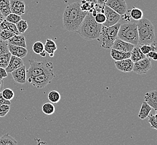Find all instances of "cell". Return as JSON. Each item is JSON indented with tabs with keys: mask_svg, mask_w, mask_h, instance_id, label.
I'll return each mask as SVG.
<instances>
[{
	"mask_svg": "<svg viewBox=\"0 0 157 145\" xmlns=\"http://www.w3.org/2000/svg\"><path fill=\"white\" fill-rule=\"evenodd\" d=\"M30 67L26 71L27 78L38 76L44 72L53 71V64L47 60L36 61L35 60H29Z\"/></svg>",
	"mask_w": 157,
	"mask_h": 145,
	"instance_id": "obj_6",
	"label": "cell"
},
{
	"mask_svg": "<svg viewBox=\"0 0 157 145\" xmlns=\"http://www.w3.org/2000/svg\"><path fill=\"white\" fill-rule=\"evenodd\" d=\"M111 57L115 61L124 60L130 58L131 52H125L122 51L117 50L114 49L111 50Z\"/></svg>",
	"mask_w": 157,
	"mask_h": 145,
	"instance_id": "obj_18",
	"label": "cell"
},
{
	"mask_svg": "<svg viewBox=\"0 0 157 145\" xmlns=\"http://www.w3.org/2000/svg\"><path fill=\"white\" fill-rule=\"evenodd\" d=\"M8 43L22 46V47H26V39L24 36L21 35H15L13 36V38L10 39L9 40H7Z\"/></svg>",
	"mask_w": 157,
	"mask_h": 145,
	"instance_id": "obj_19",
	"label": "cell"
},
{
	"mask_svg": "<svg viewBox=\"0 0 157 145\" xmlns=\"http://www.w3.org/2000/svg\"><path fill=\"white\" fill-rule=\"evenodd\" d=\"M15 35V34L14 33L10 32L9 30H2V31L0 32V39L4 41H7Z\"/></svg>",
	"mask_w": 157,
	"mask_h": 145,
	"instance_id": "obj_34",
	"label": "cell"
},
{
	"mask_svg": "<svg viewBox=\"0 0 157 145\" xmlns=\"http://www.w3.org/2000/svg\"><path fill=\"white\" fill-rule=\"evenodd\" d=\"M104 13L106 16V20L103 25L107 27L114 25L118 23L121 17V16L119 13L106 5L104 7Z\"/></svg>",
	"mask_w": 157,
	"mask_h": 145,
	"instance_id": "obj_8",
	"label": "cell"
},
{
	"mask_svg": "<svg viewBox=\"0 0 157 145\" xmlns=\"http://www.w3.org/2000/svg\"><path fill=\"white\" fill-rule=\"evenodd\" d=\"M94 3L93 2H86V3L81 5V9H82L83 11L86 12H89L91 9H93L94 6Z\"/></svg>",
	"mask_w": 157,
	"mask_h": 145,
	"instance_id": "obj_36",
	"label": "cell"
},
{
	"mask_svg": "<svg viewBox=\"0 0 157 145\" xmlns=\"http://www.w3.org/2000/svg\"><path fill=\"white\" fill-rule=\"evenodd\" d=\"M144 101L154 110H157V91H151L145 93Z\"/></svg>",
	"mask_w": 157,
	"mask_h": 145,
	"instance_id": "obj_17",
	"label": "cell"
},
{
	"mask_svg": "<svg viewBox=\"0 0 157 145\" xmlns=\"http://www.w3.org/2000/svg\"><path fill=\"white\" fill-rule=\"evenodd\" d=\"M24 65V63L21 58L11 55L9 63L6 68V70L7 73H11L13 70L17 69Z\"/></svg>",
	"mask_w": 157,
	"mask_h": 145,
	"instance_id": "obj_16",
	"label": "cell"
},
{
	"mask_svg": "<svg viewBox=\"0 0 157 145\" xmlns=\"http://www.w3.org/2000/svg\"><path fill=\"white\" fill-rule=\"evenodd\" d=\"M44 46L53 48L54 49H56V50H57V49H58L57 44H56L55 41H54L53 40H52L50 38H48V39L46 40L45 44H44Z\"/></svg>",
	"mask_w": 157,
	"mask_h": 145,
	"instance_id": "obj_40",
	"label": "cell"
},
{
	"mask_svg": "<svg viewBox=\"0 0 157 145\" xmlns=\"http://www.w3.org/2000/svg\"><path fill=\"white\" fill-rule=\"evenodd\" d=\"M42 112L46 115H52L54 114L56 110V108L52 103H45L41 107Z\"/></svg>",
	"mask_w": 157,
	"mask_h": 145,
	"instance_id": "obj_26",
	"label": "cell"
},
{
	"mask_svg": "<svg viewBox=\"0 0 157 145\" xmlns=\"http://www.w3.org/2000/svg\"><path fill=\"white\" fill-rule=\"evenodd\" d=\"M18 143L15 139L9 133L0 137V145H17Z\"/></svg>",
	"mask_w": 157,
	"mask_h": 145,
	"instance_id": "obj_23",
	"label": "cell"
},
{
	"mask_svg": "<svg viewBox=\"0 0 157 145\" xmlns=\"http://www.w3.org/2000/svg\"><path fill=\"white\" fill-rule=\"evenodd\" d=\"M11 12L21 16L25 13V3L24 0H10Z\"/></svg>",
	"mask_w": 157,
	"mask_h": 145,
	"instance_id": "obj_13",
	"label": "cell"
},
{
	"mask_svg": "<svg viewBox=\"0 0 157 145\" xmlns=\"http://www.w3.org/2000/svg\"><path fill=\"white\" fill-rule=\"evenodd\" d=\"M56 77L53 71L44 72L40 75L27 78L29 83L38 89H42L50 84L52 80Z\"/></svg>",
	"mask_w": 157,
	"mask_h": 145,
	"instance_id": "obj_7",
	"label": "cell"
},
{
	"mask_svg": "<svg viewBox=\"0 0 157 145\" xmlns=\"http://www.w3.org/2000/svg\"><path fill=\"white\" fill-rule=\"evenodd\" d=\"M102 25L96 21L92 13H87L77 32L83 39L87 40L98 39L101 34Z\"/></svg>",
	"mask_w": 157,
	"mask_h": 145,
	"instance_id": "obj_2",
	"label": "cell"
},
{
	"mask_svg": "<svg viewBox=\"0 0 157 145\" xmlns=\"http://www.w3.org/2000/svg\"><path fill=\"white\" fill-rule=\"evenodd\" d=\"M139 46L140 47L142 53L145 55H147L152 51H157V47L154 44L142 45Z\"/></svg>",
	"mask_w": 157,
	"mask_h": 145,
	"instance_id": "obj_29",
	"label": "cell"
},
{
	"mask_svg": "<svg viewBox=\"0 0 157 145\" xmlns=\"http://www.w3.org/2000/svg\"><path fill=\"white\" fill-rule=\"evenodd\" d=\"M11 54L9 52L0 55V68L6 69L9 63Z\"/></svg>",
	"mask_w": 157,
	"mask_h": 145,
	"instance_id": "obj_27",
	"label": "cell"
},
{
	"mask_svg": "<svg viewBox=\"0 0 157 145\" xmlns=\"http://www.w3.org/2000/svg\"><path fill=\"white\" fill-rule=\"evenodd\" d=\"M151 68V59L148 57L134 62L132 71L138 74H144L148 72Z\"/></svg>",
	"mask_w": 157,
	"mask_h": 145,
	"instance_id": "obj_9",
	"label": "cell"
},
{
	"mask_svg": "<svg viewBox=\"0 0 157 145\" xmlns=\"http://www.w3.org/2000/svg\"><path fill=\"white\" fill-rule=\"evenodd\" d=\"M117 39L137 46L139 44V35L137 24L128 22L121 24L117 34Z\"/></svg>",
	"mask_w": 157,
	"mask_h": 145,
	"instance_id": "obj_4",
	"label": "cell"
},
{
	"mask_svg": "<svg viewBox=\"0 0 157 145\" xmlns=\"http://www.w3.org/2000/svg\"><path fill=\"white\" fill-rule=\"evenodd\" d=\"M8 45L7 41H4L0 39V55L9 52Z\"/></svg>",
	"mask_w": 157,
	"mask_h": 145,
	"instance_id": "obj_35",
	"label": "cell"
},
{
	"mask_svg": "<svg viewBox=\"0 0 157 145\" xmlns=\"http://www.w3.org/2000/svg\"><path fill=\"white\" fill-rule=\"evenodd\" d=\"M146 57H147L146 55H145L142 53L140 47L138 45H137V46H135L132 51H131V55L130 58L134 63L139 60L144 59Z\"/></svg>",
	"mask_w": 157,
	"mask_h": 145,
	"instance_id": "obj_20",
	"label": "cell"
},
{
	"mask_svg": "<svg viewBox=\"0 0 157 145\" xmlns=\"http://www.w3.org/2000/svg\"><path fill=\"white\" fill-rule=\"evenodd\" d=\"M105 5H101L100 3H96L94 5V9L98 13H104V7Z\"/></svg>",
	"mask_w": 157,
	"mask_h": 145,
	"instance_id": "obj_41",
	"label": "cell"
},
{
	"mask_svg": "<svg viewBox=\"0 0 157 145\" xmlns=\"http://www.w3.org/2000/svg\"><path fill=\"white\" fill-rule=\"evenodd\" d=\"M92 13V16H96V15H97V13H98V12L96 11V9H94H94L92 10V12L91 13Z\"/></svg>",
	"mask_w": 157,
	"mask_h": 145,
	"instance_id": "obj_49",
	"label": "cell"
},
{
	"mask_svg": "<svg viewBox=\"0 0 157 145\" xmlns=\"http://www.w3.org/2000/svg\"><path fill=\"white\" fill-rule=\"evenodd\" d=\"M81 5L79 2L69 3L64 9L63 15V25L68 32H77L88 13L81 9Z\"/></svg>",
	"mask_w": 157,
	"mask_h": 145,
	"instance_id": "obj_1",
	"label": "cell"
},
{
	"mask_svg": "<svg viewBox=\"0 0 157 145\" xmlns=\"http://www.w3.org/2000/svg\"><path fill=\"white\" fill-rule=\"evenodd\" d=\"M48 98L51 103L56 104L59 102L61 99V95L57 91H51L48 95Z\"/></svg>",
	"mask_w": 157,
	"mask_h": 145,
	"instance_id": "obj_25",
	"label": "cell"
},
{
	"mask_svg": "<svg viewBox=\"0 0 157 145\" xmlns=\"http://www.w3.org/2000/svg\"><path fill=\"white\" fill-rule=\"evenodd\" d=\"M135 45L131 43L124 41L119 39H116L112 46L113 49L117 50L122 51L125 52H131Z\"/></svg>",
	"mask_w": 157,
	"mask_h": 145,
	"instance_id": "obj_14",
	"label": "cell"
},
{
	"mask_svg": "<svg viewBox=\"0 0 157 145\" xmlns=\"http://www.w3.org/2000/svg\"><path fill=\"white\" fill-rule=\"evenodd\" d=\"M0 28L2 30H7L10 32L14 33L15 35H19L18 30L16 27V24L7 21L5 19L0 24Z\"/></svg>",
	"mask_w": 157,
	"mask_h": 145,
	"instance_id": "obj_21",
	"label": "cell"
},
{
	"mask_svg": "<svg viewBox=\"0 0 157 145\" xmlns=\"http://www.w3.org/2000/svg\"><path fill=\"white\" fill-rule=\"evenodd\" d=\"M44 50V44L41 41H36L33 46V50L36 54H39Z\"/></svg>",
	"mask_w": 157,
	"mask_h": 145,
	"instance_id": "obj_33",
	"label": "cell"
},
{
	"mask_svg": "<svg viewBox=\"0 0 157 145\" xmlns=\"http://www.w3.org/2000/svg\"><path fill=\"white\" fill-rule=\"evenodd\" d=\"M134 64V63L130 58L115 61V65L117 69L124 72H132Z\"/></svg>",
	"mask_w": 157,
	"mask_h": 145,
	"instance_id": "obj_12",
	"label": "cell"
},
{
	"mask_svg": "<svg viewBox=\"0 0 157 145\" xmlns=\"http://www.w3.org/2000/svg\"><path fill=\"white\" fill-rule=\"evenodd\" d=\"M148 122L151 124V127L152 128L157 130V121L154 117V115H151L149 116Z\"/></svg>",
	"mask_w": 157,
	"mask_h": 145,
	"instance_id": "obj_39",
	"label": "cell"
},
{
	"mask_svg": "<svg viewBox=\"0 0 157 145\" xmlns=\"http://www.w3.org/2000/svg\"><path fill=\"white\" fill-rule=\"evenodd\" d=\"M154 117H155V119L157 120V113H156V114L154 116Z\"/></svg>",
	"mask_w": 157,
	"mask_h": 145,
	"instance_id": "obj_51",
	"label": "cell"
},
{
	"mask_svg": "<svg viewBox=\"0 0 157 145\" xmlns=\"http://www.w3.org/2000/svg\"><path fill=\"white\" fill-rule=\"evenodd\" d=\"M130 16L133 20L139 21L143 18V13L141 9L134 7L130 11Z\"/></svg>",
	"mask_w": 157,
	"mask_h": 145,
	"instance_id": "obj_28",
	"label": "cell"
},
{
	"mask_svg": "<svg viewBox=\"0 0 157 145\" xmlns=\"http://www.w3.org/2000/svg\"><path fill=\"white\" fill-rule=\"evenodd\" d=\"M156 113H157V110H156Z\"/></svg>",
	"mask_w": 157,
	"mask_h": 145,
	"instance_id": "obj_52",
	"label": "cell"
},
{
	"mask_svg": "<svg viewBox=\"0 0 157 145\" xmlns=\"http://www.w3.org/2000/svg\"><path fill=\"white\" fill-rule=\"evenodd\" d=\"M87 2H93L94 4L98 3V0H86Z\"/></svg>",
	"mask_w": 157,
	"mask_h": 145,
	"instance_id": "obj_50",
	"label": "cell"
},
{
	"mask_svg": "<svg viewBox=\"0 0 157 145\" xmlns=\"http://www.w3.org/2000/svg\"><path fill=\"white\" fill-rule=\"evenodd\" d=\"M11 105V103L10 101L7 100L6 99L3 98V96L1 95V93L0 94V105Z\"/></svg>",
	"mask_w": 157,
	"mask_h": 145,
	"instance_id": "obj_43",
	"label": "cell"
},
{
	"mask_svg": "<svg viewBox=\"0 0 157 145\" xmlns=\"http://www.w3.org/2000/svg\"><path fill=\"white\" fill-rule=\"evenodd\" d=\"M8 46L9 52L12 55H14L22 59L25 58L28 54V51L26 49V47L14 45L10 43H9Z\"/></svg>",
	"mask_w": 157,
	"mask_h": 145,
	"instance_id": "obj_15",
	"label": "cell"
},
{
	"mask_svg": "<svg viewBox=\"0 0 157 145\" xmlns=\"http://www.w3.org/2000/svg\"><path fill=\"white\" fill-rule=\"evenodd\" d=\"M147 56L150 59H152L154 61H157V51H152L148 54H147Z\"/></svg>",
	"mask_w": 157,
	"mask_h": 145,
	"instance_id": "obj_42",
	"label": "cell"
},
{
	"mask_svg": "<svg viewBox=\"0 0 157 145\" xmlns=\"http://www.w3.org/2000/svg\"><path fill=\"white\" fill-rule=\"evenodd\" d=\"M120 25L121 24L119 22L109 27L102 25L101 34L102 36L101 47L106 49L112 48L114 41L117 39V34Z\"/></svg>",
	"mask_w": 157,
	"mask_h": 145,
	"instance_id": "obj_5",
	"label": "cell"
},
{
	"mask_svg": "<svg viewBox=\"0 0 157 145\" xmlns=\"http://www.w3.org/2000/svg\"><path fill=\"white\" fill-rule=\"evenodd\" d=\"M1 91H0V94H1Z\"/></svg>",
	"mask_w": 157,
	"mask_h": 145,
	"instance_id": "obj_53",
	"label": "cell"
},
{
	"mask_svg": "<svg viewBox=\"0 0 157 145\" xmlns=\"http://www.w3.org/2000/svg\"><path fill=\"white\" fill-rule=\"evenodd\" d=\"M3 87V79H0V91H2Z\"/></svg>",
	"mask_w": 157,
	"mask_h": 145,
	"instance_id": "obj_46",
	"label": "cell"
},
{
	"mask_svg": "<svg viewBox=\"0 0 157 145\" xmlns=\"http://www.w3.org/2000/svg\"><path fill=\"white\" fill-rule=\"evenodd\" d=\"M1 95L3 96V98L6 99L7 100L11 101L12 100L14 96H15V93L12 89L10 88L5 89L4 90H2L1 92Z\"/></svg>",
	"mask_w": 157,
	"mask_h": 145,
	"instance_id": "obj_31",
	"label": "cell"
},
{
	"mask_svg": "<svg viewBox=\"0 0 157 145\" xmlns=\"http://www.w3.org/2000/svg\"><path fill=\"white\" fill-rule=\"evenodd\" d=\"M137 24L139 35L138 46L151 44L155 41L154 27L149 20L142 18Z\"/></svg>",
	"mask_w": 157,
	"mask_h": 145,
	"instance_id": "obj_3",
	"label": "cell"
},
{
	"mask_svg": "<svg viewBox=\"0 0 157 145\" xmlns=\"http://www.w3.org/2000/svg\"><path fill=\"white\" fill-rule=\"evenodd\" d=\"M8 76V73L7 72L6 69L3 68H0V79H3Z\"/></svg>",
	"mask_w": 157,
	"mask_h": 145,
	"instance_id": "obj_44",
	"label": "cell"
},
{
	"mask_svg": "<svg viewBox=\"0 0 157 145\" xmlns=\"http://www.w3.org/2000/svg\"><path fill=\"white\" fill-rule=\"evenodd\" d=\"M94 19L98 23L103 25L106 21V16H105V13H97L96 16H94Z\"/></svg>",
	"mask_w": 157,
	"mask_h": 145,
	"instance_id": "obj_38",
	"label": "cell"
},
{
	"mask_svg": "<svg viewBox=\"0 0 157 145\" xmlns=\"http://www.w3.org/2000/svg\"><path fill=\"white\" fill-rule=\"evenodd\" d=\"M5 19L9 22L16 24L17 22H19L22 19H21V16L15 14V13H10L9 15H7L5 17Z\"/></svg>",
	"mask_w": 157,
	"mask_h": 145,
	"instance_id": "obj_32",
	"label": "cell"
},
{
	"mask_svg": "<svg viewBox=\"0 0 157 145\" xmlns=\"http://www.w3.org/2000/svg\"><path fill=\"white\" fill-rule=\"evenodd\" d=\"M10 110V105H0V117L6 116Z\"/></svg>",
	"mask_w": 157,
	"mask_h": 145,
	"instance_id": "obj_37",
	"label": "cell"
},
{
	"mask_svg": "<svg viewBox=\"0 0 157 145\" xmlns=\"http://www.w3.org/2000/svg\"><path fill=\"white\" fill-rule=\"evenodd\" d=\"M16 25L19 34H24L29 28L27 21L22 19L16 24Z\"/></svg>",
	"mask_w": 157,
	"mask_h": 145,
	"instance_id": "obj_30",
	"label": "cell"
},
{
	"mask_svg": "<svg viewBox=\"0 0 157 145\" xmlns=\"http://www.w3.org/2000/svg\"><path fill=\"white\" fill-rule=\"evenodd\" d=\"M152 108L146 102H144L141 104V108L138 114V117L141 120H144L149 116Z\"/></svg>",
	"mask_w": 157,
	"mask_h": 145,
	"instance_id": "obj_22",
	"label": "cell"
},
{
	"mask_svg": "<svg viewBox=\"0 0 157 145\" xmlns=\"http://www.w3.org/2000/svg\"><path fill=\"white\" fill-rule=\"evenodd\" d=\"M5 19V17L3 16L2 13L0 11V24L3 21V20Z\"/></svg>",
	"mask_w": 157,
	"mask_h": 145,
	"instance_id": "obj_45",
	"label": "cell"
},
{
	"mask_svg": "<svg viewBox=\"0 0 157 145\" xmlns=\"http://www.w3.org/2000/svg\"><path fill=\"white\" fill-rule=\"evenodd\" d=\"M105 5L121 16L125 14L127 11L128 6L125 0H107Z\"/></svg>",
	"mask_w": 157,
	"mask_h": 145,
	"instance_id": "obj_10",
	"label": "cell"
},
{
	"mask_svg": "<svg viewBox=\"0 0 157 145\" xmlns=\"http://www.w3.org/2000/svg\"><path fill=\"white\" fill-rule=\"evenodd\" d=\"M0 11L5 17L11 13L10 0H0Z\"/></svg>",
	"mask_w": 157,
	"mask_h": 145,
	"instance_id": "obj_24",
	"label": "cell"
},
{
	"mask_svg": "<svg viewBox=\"0 0 157 145\" xmlns=\"http://www.w3.org/2000/svg\"><path fill=\"white\" fill-rule=\"evenodd\" d=\"M107 0H98V3L101 4V5H105Z\"/></svg>",
	"mask_w": 157,
	"mask_h": 145,
	"instance_id": "obj_47",
	"label": "cell"
},
{
	"mask_svg": "<svg viewBox=\"0 0 157 145\" xmlns=\"http://www.w3.org/2000/svg\"><path fill=\"white\" fill-rule=\"evenodd\" d=\"M46 54H47V53L44 50L43 51H41V53L39 54V55H40L41 57H46Z\"/></svg>",
	"mask_w": 157,
	"mask_h": 145,
	"instance_id": "obj_48",
	"label": "cell"
},
{
	"mask_svg": "<svg viewBox=\"0 0 157 145\" xmlns=\"http://www.w3.org/2000/svg\"><path fill=\"white\" fill-rule=\"evenodd\" d=\"M11 76L13 80L17 83L20 84H24L26 82L27 79V73L25 65L13 70L11 72Z\"/></svg>",
	"mask_w": 157,
	"mask_h": 145,
	"instance_id": "obj_11",
	"label": "cell"
}]
</instances>
